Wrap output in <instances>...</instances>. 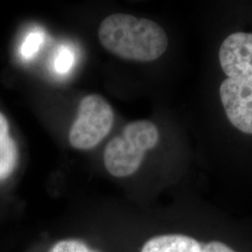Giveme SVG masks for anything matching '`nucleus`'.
I'll return each mask as SVG.
<instances>
[{
    "label": "nucleus",
    "instance_id": "4",
    "mask_svg": "<svg viewBox=\"0 0 252 252\" xmlns=\"http://www.w3.org/2000/svg\"><path fill=\"white\" fill-rule=\"evenodd\" d=\"M113 122L114 112L108 101L98 94H89L81 101L69 142L77 150L93 149L108 135Z\"/></svg>",
    "mask_w": 252,
    "mask_h": 252
},
{
    "label": "nucleus",
    "instance_id": "1",
    "mask_svg": "<svg viewBox=\"0 0 252 252\" xmlns=\"http://www.w3.org/2000/svg\"><path fill=\"white\" fill-rule=\"evenodd\" d=\"M102 46L119 58L140 63L159 59L168 48L164 29L153 20L115 13L105 19L98 29Z\"/></svg>",
    "mask_w": 252,
    "mask_h": 252
},
{
    "label": "nucleus",
    "instance_id": "8",
    "mask_svg": "<svg viewBox=\"0 0 252 252\" xmlns=\"http://www.w3.org/2000/svg\"><path fill=\"white\" fill-rule=\"evenodd\" d=\"M44 35L41 32H33L27 36L21 47V54L25 59L32 58L43 42Z\"/></svg>",
    "mask_w": 252,
    "mask_h": 252
},
{
    "label": "nucleus",
    "instance_id": "11",
    "mask_svg": "<svg viewBox=\"0 0 252 252\" xmlns=\"http://www.w3.org/2000/svg\"><path fill=\"white\" fill-rule=\"evenodd\" d=\"M9 135V124L6 117L0 112V138L6 137Z\"/></svg>",
    "mask_w": 252,
    "mask_h": 252
},
{
    "label": "nucleus",
    "instance_id": "7",
    "mask_svg": "<svg viewBox=\"0 0 252 252\" xmlns=\"http://www.w3.org/2000/svg\"><path fill=\"white\" fill-rule=\"evenodd\" d=\"M18 162V150L14 140L8 135L0 139V181L14 171Z\"/></svg>",
    "mask_w": 252,
    "mask_h": 252
},
{
    "label": "nucleus",
    "instance_id": "3",
    "mask_svg": "<svg viewBox=\"0 0 252 252\" xmlns=\"http://www.w3.org/2000/svg\"><path fill=\"white\" fill-rule=\"evenodd\" d=\"M159 139V130L153 122L129 123L106 147L104 163L108 173L116 178L134 175L140 168L146 153L157 146Z\"/></svg>",
    "mask_w": 252,
    "mask_h": 252
},
{
    "label": "nucleus",
    "instance_id": "5",
    "mask_svg": "<svg viewBox=\"0 0 252 252\" xmlns=\"http://www.w3.org/2000/svg\"><path fill=\"white\" fill-rule=\"evenodd\" d=\"M219 95L229 123L239 132L252 135V81L225 78Z\"/></svg>",
    "mask_w": 252,
    "mask_h": 252
},
{
    "label": "nucleus",
    "instance_id": "12",
    "mask_svg": "<svg viewBox=\"0 0 252 252\" xmlns=\"http://www.w3.org/2000/svg\"><path fill=\"white\" fill-rule=\"evenodd\" d=\"M91 252V251H90V252Z\"/></svg>",
    "mask_w": 252,
    "mask_h": 252
},
{
    "label": "nucleus",
    "instance_id": "9",
    "mask_svg": "<svg viewBox=\"0 0 252 252\" xmlns=\"http://www.w3.org/2000/svg\"><path fill=\"white\" fill-rule=\"evenodd\" d=\"M74 63V54L70 49L66 47H62L58 50L56 54L54 67L55 70L60 74L67 73L72 67Z\"/></svg>",
    "mask_w": 252,
    "mask_h": 252
},
{
    "label": "nucleus",
    "instance_id": "10",
    "mask_svg": "<svg viewBox=\"0 0 252 252\" xmlns=\"http://www.w3.org/2000/svg\"><path fill=\"white\" fill-rule=\"evenodd\" d=\"M84 243L78 240H63L55 244L50 252H89Z\"/></svg>",
    "mask_w": 252,
    "mask_h": 252
},
{
    "label": "nucleus",
    "instance_id": "2",
    "mask_svg": "<svg viewBox=\"0 0 252 252\" xmlns=\"http://www.w3.org/2000/svg\"><path fill=\"white\" fill-rule=\"evenodd\" d=\"M139 252H252V232L198 220V225L189 230L153 235Z\"/></svg>",
    "mask_w": 252,
    "mask_h": 252
},
{
    "label": "nucleus",
    "instance_id": "6",
    "mask_svg": "<svg viewBox=\"0 0 252 252\" xmlns=\"http://www.w3.org/2000/svg\"><path fill=\"white\" fill-rule=\"evenodd\" d=\"M219 62L226 78L252 81V33L238 31L226 36L219 49Z\"/></svg>",
    "mask_w": 252,
    "mask_h": 252
}]
</instances>
